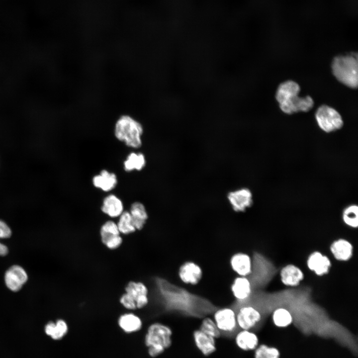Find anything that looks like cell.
Wrapping results in <instances>:
<instances>
[{
    "label": "cell",
    "mask_w": 358,
    "mask_h": 358,
    "mask_svg": "<svg viewBox=\"0 0 358 358\" xmlns=\"http://www.w3.org/2000/svg\"><path fill=\"white\" fill-rule=\"evenodd\" d=\"M114 131L116 137L127 146L134 148L141 147L143 128L132 117L127 115L121 116L115 124Z\"/></svg>",
    "instance_id": "4"
},
{
    "label": "cell",
    "mask_w": 358,
    "mask_h": 358,
    "mask_svg": "<svg viewBox=\"0 0 358 358\" xmlns=\"http://www.w3.org/2000/svg\"><path fill=\"white\" fill-rule=\"evenodd\" d=\"M8 253V249L6 246L0 243V256H5Z\"/></svg>",
    "instance_id": "34"
},
{
    "label": "cell",
    "mask_w": 358,
    "mask_h": 358,
    "mask_svg": "<svg viewBox=\"0 0 358 358\" xmlns=\"http://www.w3.org/2000/svg\"><path fill=\"white\" fill-rule=\"evenodd\" d=\"M101 210L110 217H117L123 212V205L121 200L116 196L110 194L104 198Z\"/></svg>",
    "instance_id": "20"
},
{
    "label": "cell",
    "mask_w": 358,
    "mask_h": 358,
    "mask_svg": "<svg viewBox=\"0 0 358 358\" xmlns=\"http://www.w3.org/2000/svg\"><path fill=\"white\" fill-rule=\"evenodd\" d=\"M357 54L338 56L332 64V72L337 79L342 84L353 89L358 87Z\"/></svg>",
    "instance_id": "3"
},
{
    "label": "cell",
    "mask_w": 358,
    "mask_h": 358,
    "mask_svg": "<svg viewBox=\"0 0 358 358\" xmlns=\"http://www.w3.org/2000/svg\"><path fill=\"white\" fill-rule=\"evenodd\" d=\"M119 216L117 225L120 234L128 235L136 230L133 225L129 212L123 211Z\"/></svg>",
    "instance_id": "27"
},
{
    "label": "cell",
    "mask_w": 358,
    "mask_h": 358,
    "mask_svg": "<svg viewBox=\"0 0 358 358\" xmlns=\"http://www.w3.org/2000/svg\"><path fill=\"white\" fill-rule=\"evenodd\" d=\"M232 269L239 276H247L252 272V261L247 254L238 252L233 254L230 259Z\"/></svg>",
    "instance_id": "12"
},
{
    "label": "cell",
    "mask_w": 358,
    "mask_h": 358,
    "mask_svg": "<svg viewBox=\"0 0 358 358\" xmlns=\"http://www.w3.org/2000/svg\"><path fill=\"white\" fill-rule=\"evenodd\" d=\"M333 257L339 261H347L353 256V246L348 240L340 238L332 242L330 247Z\"/></svg>",
    "instance_id": "15"
},
{
    "label": "cell",
    "mask_w": 358,
    "mask_h": 358,
    "mask_svg": "<svg viewBox=\"0 0 358 358\" xmlns=\"http://www.w3.org/2000/svg\"><path fill=\"white\" fill-rule=\"evenodd\" d=\"M231 291L237 301L243 302L248 299L252 294L251 281L247 276H238L232 282Z\"/></svg>",
    "instance_id": "14"
},
{
    "label": "cell",
    "mask_w": 358,
    "mask_h": 358,
    "mask_svg": "<svg viewBox=\"0 0 358 358\" xmlns=\"http://www.w3.org/2000/svg\"><path fill=\"white\" fill-rule=\"evenodd\" d=\"M199 329L215 339L221 336L213 319L209 317H206L202 320Z\"/></svg>",
    "instance_id": "29"
},
{
    "label": "cell",
    "mask_w": 358,
    "mask_h": 358,
    "mask_svg": "<svg viewBox=\"0 0 358 358\" xmlns=\"http://www.w3.org/2000/svg\"><path fill=\"white\" fill-rule=\"evenodd\" d=\"M11 235L9 226L3 221L0 220V238H7Z\"/></svg>",
    "instance_id": "33"
},
{
    "label": "cell",
    "mask_w": 358,
    "mask_h": 358,
    "mask_svg": "<svg viewBox=\"0 0 358 358\" xmlns=\"http://www.w3.org/2000/svg\"><path fill=\"white\" fill-rule=\"evenodd\" d=\"M120 234L117 224L111 220L105 222L100 229L101 241L103 245L110 238Z\"/></svg>",
    "instance_id": "28"
},
{
    "label": "cell",
    "mask_w": 358,
    "mask_h": 358,
    "mask_svg": "<svg viewBox=\"0 0 358 358\" xmlns=\"http://www.w3.org/2000/svg\"><path fill=\"white\" fill-rule=\"evenodd\" d=\"M300 90L299 85L292 81H287L279 85L275 97L283 112L290 114L299 111L306 112L313 107V99L310 96L299 97Z\"/></svg>",
    "instance_id": "1"
},
{
    "label": "cell",
    "mask_w": 358,
    "mask_h": 358,
    "mask_svg": "<svg viewBox=\"0 0 358 358\" xmlns=\"http://www.w3.org/2000/svg\"><path fill=\"white\" fill-rule=\"evenodd\" d=\"M5 282L7 287L12 291L19 290L27 280V275L20 266L11 267L5 274Z\"/></svg>",
    "instance_id": "13"
},
{
    "label": "cell",
    "mask_w": 358,
    "mask_h": 358,
    "mask_svg": "<svg viewBox=\"0 0 358 358\" xmlns=\"http://www.w3.org/2000/svg\"><path fill=\"white\" fill-rule=\"evenodd\" d=\"M92 183L95 187L108 191L115 187L117 178L114 174L102 170L99 175L93 178Z\"/></svg>",
    "instance_id": "21"
},
{
    "label": "cell",
    "mask_w": 358,
    "mask_h": 358,
    "mask_svg": "<svg viewBox=\"0 0 358 358\" xmlns=\"http://www.w3.org/2000/svg\"><path fill=\"white\" fill-rule=\"evenodd\" d=\"M146 160L142 153H131L124 162V168L127 172L134 170H141L145 166Z\"/></svg>",
    "instance_id": "25"
},
{
    "label": "cell",
    "mask_w": 358,
    "mask_h": 358,
    "mask_svg": "<svg viewBox=\"0 0 358 358\" xmlns=\"http://www.w3.org/2000/svg\"><path fill=\"white\" fill-rule=\"evenodd\" d=\"M280 276L281 282L285 285L295 286L303 279L304 273L298 267L288 264L281 268Z\"/></svg>",
    "instance_id": "16"
},
{
    "label": "cell",
    "mask_w": 358,
    "mask_h": 358,
    "mask_svg": "<svg viewBox=\"0 0 358 358\" xmlns=\"http://www.w3.org/2000/svg\"><path fill=\"white\" fill-rule=\"evenodd\" d=\"M274 324L278 327H286L290 325L293 321V317L291 312L283 307H279L274 310L272 315Z\"/></svg>",
    "instance_id": "24"
},
{
    "label": "cell",
    "mask_w": 358,
    "mask_h": 358,
    "mask_svg": "<svg viewBox=\"0 0 358 358\" xmlns=\"http://www.w3.org/2000/svg\"><path fill=\"white\" fill-rule=\"evenodd\" d=\"M125 292L135 301L137 309H142L149 302V290L142 282L130 281L125 287Z\"/></svg>",
    "instance_id": "10"
},
{
    "label": "cell",
    "mask_w": 358,
    "mask_h": 358,
    "mask_svg": "<svg viewBox=\"0 0 358 358\" xmlns=\"http://www.w3.org/2000/svg\"><path fill=\"white\" fill-rule=\"evenodd\" d=\"M122 242V238L120 235H118L108 239L104 245L108 249L113 250L118 248L121 245Z\"/></svg>",
    "instance_id": "32"
},
{
    "label": "cell",
    "mask_w": 358,
    "mask_h": 358,
    "mask_svg": "<svg viewBox=\"0 0 358 358\" xmlns=\"http://www.w3.org/2000/svg\"><path fill=\"white\" fill-rule=\"evenodd\" d=\"M308 268L316 275L322 276L327 273L331 266L329 258L319 251H314L307 260Z\"/></svg>",
    "instance_id": "11"
},
{
    "label": "cell",
    "mask_w": 358,
    "mask_h": 358,
    "mask_svg": "<svg viewBox=\"0 0 358 358\" xmlns=\"http://www.w3.org/2000/svg\"><path fill=\"white\" fill-rule=\"evenodd\" d=\"M234 309L236 312L237 324L240 330H251L261 319L260 311L254 306L243 305Z\"/></svg>",
    "instance_id": "7"
},
{
    "label": "cell",
    "mask_w": 358,
    "mask_h": 358,
    "mask_svg": "<svg viewBox=\"0 0 358 358\" xmlns=\"http://www.w3.org/2000/svg\"><path fill=\"white\" fill-rule=\"evenodd\" d=\"M117 323L120 329L127 334L140 331L143 325L140 317L132 312L121 314L118 319Z\"/></svg>",
    "instance_id": "17"
},
{
    "label": "cell",
    "mask_w": 358,
    "mask_h": 358,
    "mask_svg": "<svg viewBox=\"0 0 358 358\" xmlns=\"http://www.w3.org/2000/svg\"><path fill=\"white\" fill-rule=\"evenodd\" d=\"M172 334L171 328L161 323L155 322L149 325L144 337L149 355L152 358L156 357L170 347Z\"/></svg>",
    "instance_id": "2"
},
{
    "label": "cell",
    "mask_w": 358,
    "mask_h": 358,
    "mask_svg": "<svg viewBox=\"0 0 358 358\" xmlns=\"http://www.w3.org/2000/svg\"><path fill=\"white\" fill-rule=\"evenodd\" d=\"M279 351L275 348L261 345L256 349L255 358H279Z\"/></svg>",
    "instance_id": "30"
},
{
    "label": "cell",
    "mask_w": 358,
    "mask_h": 358,
    "mask_svg": "<svg viewBox=\"0 0 358 358\" xmlns=\"http://www.w3.org/2000/svg\"><path fill=\"white\" fill-rule=\"evenodd\" d=\"M45 331L46 334L53 339L59 340L62 339L67 334L68 324L62 319L58 320L56 323L50 322L46 325Z\"/></svg>",
    "instance_id": "23"
},
{
    "label": "cell",
    "mask_w": 358,
    "mask_h": 358,
    "mask_svg": "<svg viewBox=\"0 0 358 358\" xmlns=\"http://www.w3.org/2000/svg\"><path fill=\"white\" fill-rule=\"evenodd\" d=\"M315 117L319 127L326 133L338 130L343 126L344 122L339 113L326 105H322L318 108Z\"/></svg>",
    "instance_id": "6"
},
{
    "label": "cell",
    "mask_w": 358,
    "mask_h": 358,
    "mask_svg": "<svg viewBox=\"0 0 358 358\" xmlns=\"http://www.w3.org/2000/svg\"><path fill=\"white\" fill-rule=\"evenodd\" d=\"M129 212L133 225L136 230L142 229L148 219V214L144 205L139 202L133 203L131 205Z\"/></svg>",
    "instance_id": "22"
},
{
    "label": "cell",
    "mask_w": 358,
    "mask_h": 358,
    "mask_svg": "<svg viewBox=\"0 0 358 358\" xmlns=\"http://www.w3.org/2000/svg\"><path fill=\"white\" fill-rule=\"evenodd\" d=\"M227 199L233 210L237 212H243L250 208L253 203V194L247 187H242L230 191Z\"/></svg>",
    "instance_id": "8"
},
{
    "label": "cell",
    "mask_w": 358,
    "mask_h": 358,
    "mask_svg": "<svg viewBox=\"0 0 358 358\" xmlns=\"http://www.w3.org/2000/svg\"><path fill=\"white\" fill-rule=\"evenodd\" d=\"M213 320L221 335L232 338L240 330L237 322L235 310L232 307H223L216 310Z\"/></svg>",
    "instance_id": "5"
},
{
    "label": "cell",
    "mask_w": 358,
    "mask_h": 358,
    "mask_svg": "<svg viewBox=\"0 0 358 358\" xmlns=\"http://www.w3.org/2000/svg\"><path fill=\"white\" fill-rule=\"evenodd\" d=\"M178 275L184 283L195 285L202 279L203 270L200 266L196 263L187 261L180 266L178 270Z\"/></svg>",
    "instance_id": "9"
},
{
    "label": "cell",
    "mask_w": 358,
    "mask_h": 358,
    "mask_svg": "<svg viewBox=\"0 0 358 358\" xmlns=\"http://www.w3.org/2000/svg\"><path fill=\"white\" fill-rule=\"evenodd\" d=\"M119 302L126 309L129 310L137 309L135 300L129 294L125 292L120 296Z\"/></svg>",
    "instance_id": "31"
},
{
    "label": "cell",
    "mask_w": 358,
    "mask_h": 358,
    "mask_svg": "<svg viewBox=\"0 0 358 358\" xmlns=\"http://www.w3.org/2000/svg\"><path fill=\"white\" fill-rule=\"evenodd\" d=\"M235 337L237 346L242 350H253L256 349L258 345V337L251 330H240Z\"/></svg>",
    "instance_id": "19"
},
{
    "label": "cell",
    "mask_w": 358,
    "mask_h": 358,
    "mask_svg": "<svg viewBox=\"0 0 358 358\" xmlns=\"http://www.w3.org/2000/svg\"><path fill=\"white\" fill-rule=\"evenodd\" d=\"M342 220L348 226L357 228L358 226V206L356 204H350L342 212Z\"/></svg>",
    "instance_id": "26"
},
{
    "label": "cell",
    "mask_w": 358,
    "mask_h": 358,
    "mask_svg": "<svg viewBox=\"0 0 358 358\" xmlns=\"http://www.w3.org/2000/svg\"><path fill=\"white\" fill-rule=\"evenodd\" d=\"M193 337L196 346L204 356L210 355L215 351V339L213 337L198 329L193 332Z\"/></svg>",
    "instance_id": "18"
}]
</instances>
